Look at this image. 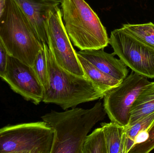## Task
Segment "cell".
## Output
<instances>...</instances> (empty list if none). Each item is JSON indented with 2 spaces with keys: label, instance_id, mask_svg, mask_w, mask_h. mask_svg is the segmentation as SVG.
I'll return each instance as SVG.
<instances>
[{
  "label": "cell",
  "instance_id": "cell-20",
  "mask_svg": "<svg viewBox=\"0 0 154 153\" xmlns=\"http://www.w3.org/2000/svg\"><path fill=\"white\" fill-rule=\"evenodd\" d=\"M9 56L5 46L0 39V78L2 79L4 76Z\"/></svg>",
  "mask_w": 154,
  "mask_h": 153
},
{
  "label": "cell",
  "instance_id": "cell-7",
  "mask_svg": "<svg viewBox=\"0 0 154 153\" xmlns=\"http://www.w3.org/2000/svg\"><path fill=\"white\" fill-rule=\"evenodd\" d=\"M150 82L146 77L132 71L119 85L105 93L103 106L111 121L127 126L135 100Z\"/></svg>",
  "mask_w": 154,
  "mask_h": 153
},
{
  "label": "cell",
  "instance_id": "cell-9",
  "mask_svg": "<svg viewBox=\"0 0 154 153\" xmlns=\"http://www.w3.org/2000/svg\"><path fill=\"white\" fill-rule=\"evenodd\" d=\"M2 79L26 100L35 105L43 101L44 89L32 66L9 55Z\"/></svg>",
  "mask_w": 154,
  "mask_h": 153
},
{
  "label": "cell",
  "instance_id": "cell-17",
  "mask_svg": "<svg viewBox=\"0 0 154 153\" xmlns=\"http://www.w3.org/2000/svg\"><path fill=\"white\" fill-rule=\"evenodd\" d=\"M135 37L154 49V24H123L122 27Z\"/></svg>",
  "mask_w": 154,
  "mask_h": 153
},
{
  "label": "cell",
  "instance_id": "cell-21",
  "mask_svg": "<svg viewBox=\"0 0 154 153\" xmlns=\"http://www.w3.org/2000/svg\"><path fill=\"white\" fill-rule=\"evenodd\" d=\"M6 5V0H0V18L4 11Z\"/></svg>",
  "mask_w": 154,
  "mask_h": 153
},
{
  "label": "cell",
  "instance_id": "cell-8",
  "mask_svg": "<svg viewBox=\"0 0 154 153\" xmlns=\"http://www.w3.org/2000/svg\"><path fill=\"white\" fill-rule=\"evenodd\" d=\"M45 29L47 45L57 64L69 72L85 76L77 52L65 28L59 7L50 12L46 20Z\"/></svg>",
  "mask_w": 154,
  "mask_h": 153
},
{
  "label": "cell",
  "instance_id": "cell-11",
  "mask_svg": "<svg viewBox=\"0 0 154 153\" xmlns=\"http://www.w3.org/2000/svg\"><path fill=\"white\" fill-rule=\"evenodd\" d=\"M77 53L101 72L119 81H123L128 75L127 66L115 57L114 53L109 54L101 49L81 50Z\"/></svg>",
  "mask_w": 154,
  "mask_h": 153
},
{
  "label": "cell",
  "instance_id": "cell-15",
  "mask_svg": "<svg viewBox=\"0 0 154 153\" xmlns=\"http://www.w3.org/2000/svg\"><path fill=\"white\" fill-rule=\"evenodd\" d=\"M154 121V112L136 122L126 127V142L125 153H128L135 145L137 137L150 128Z\"/></svg>",
  "mask_w": 154,
  "mask_h": 153
},
{
  "label": "cell",
  "instance_id": "cell-14",
  "mask_svg": "<svg viewBox=\"0 0 154 153\" xmlns=\"http://www.w3.org/2000/svg\"><path fill=\"white\" fill-rule=\"evenodd\" d=\"M77 55L85 76L96 84L103 92L105 93L122 82L104 73L82 57L78 54Z\"/></svg>",
  "mask_w": 154,
  "mask_h": 153
},
{
  "label": "cell",
  "instance_id": "cell-13",
  "mask_svg": "<svg viewBox=\"0 0 154 153\" xmlns=\"http://www.w3.org/2000/svg\"><path fill=\"white\" fill-rule=\"evenodd\" d=\"M100 125L105 134L108 153H125V127L112 121Z\"/></svg>",
  "mask_w": 154,
  "mask_h": 153
},
{
  "label": "cell",
  "instance_id": "cell-16",
  "mask_svg": "<svg viewBox=\"0 0 154 153\" xmlns=\"http://www.w3.org/2000/svg\"><path fill=\"white\" fill-rule=\"evenodd\" d=\"M82 153H108L105 134L102 127L95 129L86 137Z\"/></svg>",
  "mask_w": 154,
  "mask_h": 153
},
{
  "label": "cell",
  "instance_id": "cell-12",
  "mask_svg": "<svg viewBox=\"0 0 154 153\" xmlns=\"http://www.w3.org/2000/svg\"><path fill=\"white\" fill-rule=\"evenodd\" d=\"M154 112V82L143 88L130 110V120L127 126Z\"/></svg>",
  "mask_w": 154,
  "mask_h": 153
},
{
  "label": "cell",
  "instance_id": "cell-3",
  "mask_svg": "<svg viewBox=\"0 0 154 153\" xmlns=\"http://www.w3.org/2000/svg\"><path fill=\"white\" fill-rule=\"evenodd\" d=\"M0 39L9 55L32 67L43 47L31 23L14 0H6L0 18Z\"/></svg>",
  "mask_w": 154,
  "mask_h": 153
},
{
  "label": "cell",
  "instance_id": "cell-1",
  "mask_svg": "<svg viewBox=\"0 0 154 153\" xmlns=\"http://www.w3.org/2000/svg\"><path fill=\"white\" fill-rule=\"evenodd\" d=\"M101 102L88 109L74 108L64 112L52 110L41 117L54 131L51 153H82L86 137L106 115Z\"/></svg>",
  "mask_w": 154,
  "mask_h": 153
},
{
  "label": "cell",
  "instance_id": "cell-5",
  "mask_svg": "<svg viewBox=\"0 0 154 153\" xmlns=\"http://www.w3.org/2000/svg\"><path fill=\"white\" fill-rule=\"evenodd\" d=\"M54 131L45 121L0 128V153H51Z\"/></svg>",
  "mask_w": 154,
  "mask_h": 153
},
{
  "label": "cell",
  "instance_id": "cell-4",
  "mask_svg": "<svg viewBox=\"0 0 154 153\" xmlns=\"http://www.w3.org/2000/svg\"><path fill=\"white\" fill-rule=\"evenodd\" d=\"M62 19L71 42L80 50L104 49L109 44L106 28L85 0H61Z\"/></svg>",
  "mask_w": 154,
  "mask_h": 153
},
{
  "label": "cell",
  "instance_id": "cell-19",
  "mask_svg": "<svg viewBox=\"0 0 154 153\" xmlns=\"http://www.w3.org/2000/svg\"><path fill=\"white\" fill-rule=\"evenodd\" d=\"M140 143L135 145L129 153H148L154 149V121L148 130L138 136Z\"/></svg>",
  "mask_w": 154,
  "mask_h": 153
},
{
  "label": "cell",
  "instance_id": "cell-18",
  "mask_svg": "<svg viewBox=\"0 0 154 153\" xmlns=\"http://www.w3.org/2000/svg\"><path fill=\"white\" fill-rule=\"evenodd\" d=\"M32 67L45 90L48 85V70L47 54L43 44V47L37 55Z\"/></svg>",
  "mask_w": 154,
  "mask_h": 153
},
{
  "label": "cell",
  "instance_id": "cell-6",
  "mask_svg": "<svg viewBox=\"0 0 154 153\" xmlns=\"http://www.w3.org/2000/svg\"><path fill=\"white\" fill-rule=\"evenodd\" d=\"M109 44L115 54L132 71L147 78H154V48L122 28L111 31Z\"/></svg>",
  "mask_w": 154,
  "mask_h": 153
},
{
  "label": "cell",
  "instance_id": "cell-2",
  "mask_svg": "<svg viewBox=\"0 0 154 153\" xmlns=\"http://www.w3.org/2000/svg\"><path fill=\"white\" fill-rule=\"evenodd\" d=\"M43 44L48 70V85L44 91L43 102L57 104L66 110L103 98L105 93L86 76H79L60 67L48 45Z\"/></svg>",
  "mask_w": 154,
  "mask_h": 153
},
{
  "label": "cell",
  "instance_id": "cell-10",
  "mask_svg": "<svg viewBox=\"0 0 154 153\" xmlns=\"http://www.w3.org/2000/svg\"><path fill=\"white\" fill-rule=\"evenodd\" d=\"M34 28L42 43L47 44L46 20L51 11L59 7L61 0H14Z\"/></svg>",
  "mask_w": 154,
  "mask_h": 153
}]
</instances>
